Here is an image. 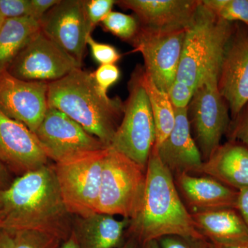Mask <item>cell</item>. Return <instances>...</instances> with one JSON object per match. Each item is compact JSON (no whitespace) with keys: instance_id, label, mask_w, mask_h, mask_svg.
Here are the masks:
<instances>
[{"instance_id":"44dd1931","label":"cell","mask_w":248,"mask_h":248,"mask_svg":"<svg viewBox=\"0 0 248 248\" xmlns=\"http://www.w3.org/2000/svg\"><path fill=\"white\" fill-rule=\"evenodd\" d=\"M196 229L209 242L248 240V227L235 208H223L191 214Z\"/></svg>"},{"instance_id":"e575fe53","label":"cell","mask_w":248,"mask_h":248,"mask_svg":"<svg viewBox=\"0 0 248 248\" xmlns=\"http://www.w3.org/2000/svg\"><path fill=\"white\" fill-rule=\"evenodd\" d=\"M248 227V187L241 189L238 192L236 208Z\"/></svg>"},{"instance_id":"cb8c5ba5","label":"cell","mask_w":248,"mask_h":248,"mask_svg":"<svg viewBox=\"0 0 248 248\" xmlns=\"http://www.w3.org/2000/svg\"><path fill=\"white\" fill-rule=\"evenodd\" d=\"M202 2L223 20L240 22L248 27V0H203Z\"/></svg>"},{"instance_id":"d4e9b609","label":"cell","mask_w":248,"mask_h":248,"mask_svg":"<svg viewBox=\"0 0 248 248\" xmlns=\"http://www.w3.org/2000/svg\"><path fill=\"white\" fill-rule=\"evenodd\" d=\"M11 234L14 248H62L65 242L56 235L37 230H22Z\"/></svg>"},{"instance_id":"3957f363","label":"cell","mask_w":248,"mask_h":248,"mask_svg":"<svg viewBox=\"0 0 248 248\" xmlns=\"http://www.w3.org/2000/svg\"><path fill=\"white\" fill-rule=\"evenodd\" d=\"M48 105L79 124L108 148L124 111L120 98H110L103 93L91 73L81 68L48 83Z\"/></svg>"},{"instance_id":"ac0fdd59","label":"cell","mask_w":248,"mask_h":248,"mask_svg":"<svg viewBox=\"0 0 248 248\" xmlns=\"http://www.w3.org/2000/svg\"><path fill=\"white\" fill-rule=\"evenodd\" d=\"M174 178L182 201L190 214L236 208L239 191L208 176L182 173Z\"/></svg>"},{"instance_id":"9a60e30c","label":"cell","mask_w":248,"mask_h":248,"mask_svg":"<svg viewBox=\"0 0 248 248\" xmlns=\"http://www.w3.org/2000/svg\"><path fill=\"white\" fill-rule=\"evenodd\" d=\"M0 161L19 176L48 164L35 133L0 110Z\"/></svg>"},{"instance_id":"1f68e13d","label":"cell","mask_w":248,"mask_h":248,"mask_svg":"<svg viewBox=\"0 0 248 248\" xmlns=\"http://www.w3.org/2000/svg\"><path fill=\"white\" fill-rule=\"evenodd\" d=\"M227 133L230 140L241 142L248 148V102L239 115L231 121Z\"/></svg>"},{"instance_id":"ab89813d","label":"cell","mask_w":248,"mask_h":248,"mask_svg":"<svg viewBox=\"0 0 248 248\" xmlns=\"http://www.w3.org/2000/svg\"><path fill=\"white\" fill-rule=\"evenodd\" d=\"M62 248H79L76 237H75L73 232L71 233L70 237L63 243Z\"/></svg>"},{"instance_id":"8992f818","label":"cell","mask_w":248,"mask_h":248,"mask_svg":"<svg viewBox=\"0 0 248 248\" xmlns=\"http://www.w3.org/2000/svg\"><path fill=\"white\" fill-rule=\"evenodd\" d=\"M143 68L138 66L132 74L122 122L109 148L146 169L156 143V130L149 99L143 85Z\"/></svg>"},{"instance_id":"b9f144b4","label":"cell","mask_w":248,"mask_h":248,"mask_svg":"<svg viewBox=\"0 0 248 248\" xmlns=\"http://www.w3.org/2000/svg\"><path fill=\"white\" fill-rule=\"evenodd\" d=\"M5 21H6V19H5V18L0 14V30H1V27H2Z\"/></svg>"},{"instance_id":"f35d334b","label":"cell","mask_w":248,"mask_h":248,"mask_svg":"<svg viewBox=\"0 0 248 248\" xmlns=\"http://www.w3.org/2000/svg\"><path fill=\"white\" fill-rule=\"evenodd\" d=\"M119 248H140V245L133 236H128L124 244Z\"/></svg>"},{"instance_id":"d6a6232c","label":"cell","mask_w":248,"mask_h":248,"mask_svg":"<svg viewBox=\"0 0 248 248\" xmlns=\"http://www.w3.org/2000/svg\"><path fill=\"white\" fill-rule=\"evenodd\" d=\"M0 14L6 19L31 17V0H0Z\"/></svg>"},{"instance_id":"74e56055","label":"cell","mask_w":248,"mask_h":248,"mask_svg":"<svg viewBox=\"0 0 248 248\" xmlns=\"http://www.w3.org/2000/svg\"><path fill=\"white\" fill-rule=\"evenodd\" d=\"M9 175L6 166L0 161V190L6 188L10 185Z\"/></svg>"},{"instance_id":"e0dca14e","label":"cell","mask_w":248,"mask_h":248,"mask_svg":"<svg viewBox=\"0 0 248 248\" xmlns=\"http://www.w3.org/2000/svg\"><path fill=\"white\" fill-rule=\"evenodd\" d=\"M200 2L197 0H122L116 4L133 11L141 27L179 31L188 28Z\"/></svg>"},{"instance_id":"7a4b0ae2","label":"cell","mask_w":248,"mask_h":248,"mask_svg":"<svg viewBox=\"0 0 248 248\" xmlns=\"http://www.w3.org/2000/svg\"><path fill=\"white\" fill-rule=\"evenodd\" d=\"M128 236L143 244L172 235L204 238L196 229L192 215L182 200L174 176L153 148L146 168L141 208L127 231Z\"/></svg>"},{"instance_id":"277c9868","label":"cell","mask_w":248,"mask_h":248,"mask_svg":"<svg viewBox=\"0 0 248 248\" xmlns=\"http://www.w3.org/2000/svg\"><path fill=\"white\" fill-rule=\"evenodd\" d=\"M234 31L205 7L202 1L186 30L178 81L195 90L207 80L218 78L226 46Z\"/></svg>"},{"instance_id":"7c38bea8","label":"cell","mask_w":248,"mask_h":248,"mask_svg":"<svg viewBox=\"0 0 248 248\" xmlns=\"http://www.w3.org/2000/svg\"><path fill=\"white\" fill-rule=\"evenodd\" d=\"M48 83L15 78L0 71V110L35 133L48 108Z\"/></svg>"},{"instance_id":"30bf717a","label":"cell","mask_w":248,"mask_h":248,"mask_svg":"<svg viewBox=\"0 0 248 248\" xmlns=\"http://www.w3.org/2000/svg\"><path fill=\"white\" fill-rule=\"evenodd\" d=\"M81 66L82 65L40 30L28 42L6 70L19 79L50 83L64 78Z\"/></svg>"},{"instance_id":"4fadbf2b","label":"cell","mask_w":248,"mask_h":248,"mask_svg":"<svg viewBox=\"0 0 248 248\" xmlns=\"http://www.w3.org/2000/svg\"><path fill=\"white\" fill-rule=\"evenodd\" d=\"M41 30L82 65L91 35L84 0H60L40 20Z\"/></svg>"},{"instance_id":"603a6c76","label":"cell","mask_w":248,"mask_h":248,"mask_svg":"<svg viewBox=\"0 0 248 248\" xmlns=\"http://www.w3.org/2000/svg\"><path fill=\"white\" fill-rule=\"evenodd\" d=\"M143 85L146 89L151 105L155 130L156 143L159 146L169 137L174 128L175 113L167 93L160 90L143 71Z\"/></svg>"},{"instance_id":"f1b7e54d","label":"cell","mask_w":248,"mask_h":248,"mask_svg":"<svg viewBox=\"0 0 248 248\" xmlns=\"http://www.w3.org/2000/svg\"><path fill=\"white\" fill-rule=\"evenodd\" d=\"M195 91L188 85L176 79L170 88L168 94L174 108H187Z\"/></svg>"},{"instance_id":"4dcf8cb0","label":"cell","mask_w":248,"mask_h":248,"mask_svg":"<svg viewBox=\"0 0 248 248\" xmlns=\"http://www.w3.org/2000/svg\"><path fill=\"white\" fill-rule=\"evenodd\" d=\"M91 74L98 88L106 94L109 88L118 81L121 76L120 69L115 64L100 65Z\"/></svg>"},{"instance_id":"6da1fadb","label":"cell","mask_w":248,"mask_h":248,"mask_svg":"<svg viewBox=\"0 0 248 248\" xmlns=\"http://www.w3.org/2000/svg\"><path fill=\"white\" fill-rule=\"evenodd\" d=\"M63 203L53 165L19 176L0 190L1 228L48 232L66 241L73 222Z\"/></svg>"},{"instance_id":"f546056e","label":"cell","mask_w":248,"mask_h":248,"mask_svg":"<svg viewBox=\"0 0 248 248\" xmlns=\"http://www.w3.org/2000/svg\"><path fill=\"white\" fill-rule=\"evenodd\" d=\"M157 241L161 248H209L208 241L205 238L172 235Z\"/></svg>"},{"instance_id":"5bb4252c","label":"cell","mask_w":248,"mask_h":248,"mask_svg":"<svg viewBox=\"0 0 248 248\" xmlns=\"http://www.w3.org/2000/svg\"><path fill=\"white\" fill-rule=\"evenodd\" d=\"M218 88L234 120L248 102V27L233 31L222 60Z\"/></svg>"},{"instance_id":"7402d4cb","label":"cell","mask_w":248,"mask_h":248,"mask_svg":"<svg viewBox=\"0 0 248 248\" xmlns=\"http://www.w3.org/2000/svg\"><path fill=\"white\" fill-rule=\"evenodd\" d=\"M40 30V22L32 17L6 19L0 30V71L7 69L28 42Z\"/></svg>"},{"instance_id":"d590c367","label":"cell","mask_w":248,"mask_h":248,"mask_svg":"<svg viewBox=\"0 0 248 248\" xmlns=\"http://www.w3.org/2000/svg\"><path fill=\"white\" fill-rule=\"evenodd\" d=\"M208 246L209 248H248V240L236 241V242L226 243V244L209 242L208 241Z\"/></svg>"},{"instance_id":"9c48e42d","label":"cell","mask_w":248,"mask_h":248,"mask_svg":"<svg viewBox=\"0 0 248 248\" xmlns=\"http://www.w3.org/2000/svg\"><path fill=\"white\" fill-rule=\"evenodd\" d=\"M190 125L202 159L206 161L221 145L231 121L228 104L218 88V78H210L195 90L190 102Z\"/></svg>"},{"instance_id":"83f0119b","label":"cell","mask_w":248,"mask_h":248,"mask_svg":"<svg viewBox=\"0 0 248 248\" xmlns=\"http://www.w3.org/2000/svg\"><path fill=\"white\" fill-rule=\"evenodd\" d=\"M86 43L91 48L93 58L100 65L115 64L122 57L115 46L97 42L91 34L88 36Z\"/></svg>"},{"instance_id":"d6986e66","label":"cell","mask_w":248,"mask_h":248,"mask_svg":"<svg viewBox=\"0 0 248 248\" xmlns=\"http://www.w3.org/2000/svg\"><path fill=\"white\" fill-rule=\"evenodd\" d=\"M198 174L216 179L239 191L248 187V148L241 142L229 141L203 161Z\"/></svg>"},{"instance_id":"4316f807","label":"cell","mask_w":248,"mask_h":248,"mask_svg":"<svg viewBox=\"0 0 248 248\" xmlns=\"http://www.w3.org/2000/svg\"><path fill=\"white\" fill-rule=\"evenodd\" d=\"M116 3L115 0H84L85 14L91 32L112 11Z\"/></svg>"},{"instance_id":"7bdbcfd3","label":"cell","mask_w":248,"mask_h":248,"mask_svg":"<svg viewBox=\"0 0 248 248\" xmlns=\"http://www.w3.org/2000/svg\"><path fill=\"white\" fill-rule=\"evenodd\" d=\"M0 228H1V219H0Z\"/></svg>"},{"instance_id":"836d02e7","label":"cell","mask_w":248,"mask_h":248,"mask_svg":"<svg viewBox=\"0 0 248 248\" xmlns=\"http://www.w3.org/2000/svg\"><path fill=\"white\" fill-rule=\"evenodd\" d=\"M60 1V0H31V17L40 22L49 10L58 4Z\"/></svg>"},{"instance_id":"ffe728a7","label":"cell","mask_w":248,"mask_h":248,"mask_svg":"<svg viewBox=\"0 0 248 248\" xmlns=\"http://www.w3.org/2000/svg\"><path fill=\"white\" fill-rule=\"evenodd\" d=\"M130 219L96 213L73 221L72 232L79 248H119L125 242Z\"/></svg>"},{"instance_id":"ba28073f","label":"cell","mask_w":248,"mask_h":248,"mask_svg":"<svg viewBox=\"0 0 248 248\" xmlns=\"http://www.w3.org/2000/svg\"><path fill=\"white\" fill-rule=\"evenodd\" d=\"M186 30H153L140 26L131 42L135 51L143 57L145 74L167 93L177 78Z\"/></svg>"},{"instance_id":"5b68a950","label":"cell","mask_w":248,"mask_h":248,"mask_svg":"<svg viewBox=\"0 0 248 248\" xmlns=\"http://www.w3.org/2000/svg\"><path fill=\"white\" fill-rule=\"evenodd\" d=\"M146 169L108 148L104 160L97 213L133 219L144 197Z\"/></svg>"},{"instance_id":"52a82bcc","label":"cell","mask_w":248,"mask_h":248,"mask_svg":"<svg viewBox=\"0 0 248 248\" xmlns=\"http://www.w3.org/2000/svg\"><path fill=\"white\" fill-rule=\"evenodd\" d=\"M108 148L53 165L62 200L71 215L86 217L97 213Z\"/></svg>"},{"instance_id":"8d00e7d4","label":"cell","mask_w":248,"mask_h":248,"mask_svg":"<svg viewBox=\"0 0 248 248\" xmlns=\"http://www.w3.org/2000/svg\"><path fill=\"white\" fill-rule=\"evenodd\" d=\"M0 248H14L12 234L3 228H0Z\"/></svg>"},{"instance_id":"2e32d148","label":"cell","mask_w":248,"mask_h":248,"mask_svg":"<svg viewBox=\"0 0 248 248\" xmlns=\"http://www.w3.org/2000/svg\"><path fill=\"white\" fill-rule=\"evenodd\" d=\"M174 113L175 122L172 132L154 149L174 177L182 173L198 174L203 161L191 134L188 108H174Z\"/></svg>"},{"instance_id":"484cf974","label":"cell","mask_w":248,"mask_h":248,"mask_svg":"<svg viewBox=\"0 0 248 248\" xmlns=\"http://www.w3.org/2000/svg\"><path fill=\"white\" fill-rule=\"evenodd\" d=\"M101 24L104 30L125 42H131L140 29V23L136 18L115 11L109 13Z\"/></svg>"},{"instance_id":"8fae6325","label":"cell","mask_w":248,"mask_h":248,"mask_svg":"<svg viewBox=\"0 0 248 248\" xmlns=\"http://www.w3.org/2000/svg\"><path fill=\"white\" fill-rule=\"evenodd\" d=\"M35 135L55 164L108 147L61 111L48 108Z\"/></svg>"},{"instance_id":"60d3db41","label":"cell","mask_w":248,"mask_h":248,"mask_svg":"<svg viewBox=\"0 0 248 248\" xmlns=\"http://www.w3.org/2000/svg\"><path fill=\"white\" fill-rule=\"evenodd\" d=\"M140 248H161L157 240H153L143 244Z\"/></svg>"}]
</instances>
